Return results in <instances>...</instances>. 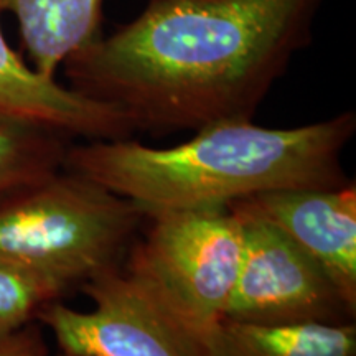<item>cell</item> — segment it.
Segmentation results:
<instances>
[{
	"label": "cell",
	"mask_w": 356,
	"mask_h": 356,
	"mask_svg": "<svg viewBox=\"0 0 356 356\" xmlns=\"http://www.w3.org/2000/svg\"><path fill=\"white\" fill-rule=\"evenodd\" d=\"M0 114L29 119L88 140L129 139L136 132L121 111L78 95L56 78L35 71L7 42L2 25Z\"/></svg>",
	"instance_id": "obj_8"
},
{
	"label": "cell",
	"mask_w": 356,
	"mask_h": 356,
	"mask_svg": "<svg viewBox=\"0 0 356 356\" xmlns=\"http://www.w3.org/2000/svg\"><path fill=\"white\" fill-rule=\"evenodd\" d=\"M104 0H0L15 19L30 66L56 78L65 60L101 35Z\"/></svg>",
	"instance_id": "obj_9"
},
{
	"label": "cell",
	"mask_w": 356,
	"mask_h": 356,
	"mask_svg": "<svg viewBox=\"0 0 356 356\" xmlns=\"http://www.w3.org/2000/svg\"><path fill=\"white\" fill-rule=\"evenodd\" d=\"M0 356H48L43 335L33 322L0 337Z\"/></svg>",
	"instance_id": "obj_13"
},
{
	"label": "cell",
	"mask_w": 356,
	"mask_h": 356,
	"mask_svg": "<svg viewBox=\"0 0 356 356\" xmlns=\"http://www.w3.org/2000/svg\"><path fill=\"white\" fill-rule=\"evenodd\" d=\"M68 139L44 124L0 114V200L63 170Z\"/></svg>",
	"instance_id": "obj_11"
},
{
	"label": "cell",
	"mask_w": 356,
	"mask_h": 356,
	"mask_svg": "<svg viewBox=\"0 0 356 356\" xmlns=\"http://www.w3.org/2000/svg\"><path fill=\"white\" fill-rule=\"evenodd\" d=\"M58 356H70V355H65V353H60Z\"/></svg>",
	"instance_id": "obj_14"
},
{
	"label": "cell",
	"mask_w": 356,
	"mask_h": 356,
	"mask_svg": "<svg viewBox=\"0 0 356 356\" xmlns=\"http://www.w3.org/2000/svg\"><path fill=\"white\" fill-rule=\"evenodd\" d=\"M149 218L126 273L208 345L225 320L241 266V218L228 207L160 211Z\"/></svg>",
	"instance_id": "obj_4"
},
{
	"label": "cell",
	"mask_w": 356,
	"mask_h": 356,
	"mask_svg": "<svg viewBox=\"0 0 356 356\" xmlns=\"http://www.w3.org/2000/svg\"><path fill=\"white\" fill-rule=\"evenodd\" d=\"M325 0H149L61 65L70 89L113 106L134 131L252 121L314 38Z\"/></svg>",
	"instance_id": "obj_1"
},
{
	"label": "cell",
	"mask_w": 356,
	"mask_h": 356,
	"mask_svg": "<svg viewBox=\"0 0 356 356\" xmlns=\"http://www.w3.org/2000/svg\"><path fill=\"white\" fill-rule=\"evenodd\" d=\"M145 215L63 168L0 200V262L66 291L118 266Z\"/></svg>",
	"instance_id": "obj_3"
},
{
	"label": "cell",
	"mask_w": 356,
	"mask_h": 356,
	"mask_svg": "<svg viewBox=\"0 0 356 356\" xmlns=\"http://www.w3.org/2000/svg\"><path fill=\"white\" fill-rule=\"evenodd\" d=\"M95 304L89 312L53 300L37 318L70 356H210L202 338L188 330L140 280L118 266L81 284Z\"/></svg>",
	"instance_id": "obj_5"
},
{
	"label": "cell",
	"mask_w": 356,
	"mask_h": 356,
	"mask_svg": "<svg viewBox=\"0 0 356 356\" xmlns=\"http://www.w3.org/2000/svg\"><path fill=\"white\" fill-rule=\"evenodd\" d=\"M229 210L273 225L322 267L356 312V188H296L241 200Z\"/></svg>",
	"instance_id": "obj_7"
},
{
	"label": "cell",
	"mask_w": 356,
	"mask_h": 356,
	"mask_svg": "<svg viewBox=\"0 0 356 356\" xmlns=\"http://www.w3.org/2000/svg\"><path fill=\"white\" fill-rule=\"evenodd\" d=\"M355 132L353 111L291 129L226 121L173 147L131 137L70 145L65 168L129 200L145 216L229 207L273 191L348 184L341 155Z\"/></svg>",
	"instance_id": "obj_2"
},
{
	"label": "cell",
	"mask_w": 356,
	"mask_h": 356,
	"mask_svg": "<svg viewBox=\"0 0 356 356\" xmlns=\"http://www.w3.org/2000/svg\"><path fill=\"white\" fill-rule=\"evenodd\" d=\"M68 291L50 279L0 262V337L37 318L38 310Z\"/></svg>",
	"instance_id": "obj_12"
},
{
	"label": "cell",
	"mask_w": 356,
	"mask_h": 356,
	"mask_svg": "<svg viewBox=\"0 0 356 356\" xmlns=\"http://www.w3.org/2000/svg\"><path fill=\"white\" fill-rule=\"evenodd\" d=\"M210 356H356V323L252 325L222 320Z\"/></svg>",
	"instance_id": "obj_10"
},
{
	"label": "cell",
	"mask_w": 356,
	"mask_h": 356,
	"mask_svg": "<svg viewBox=\"0 0 356 356\" xmlns=\"http://www.w3.org/2000/svg\"><path fill=\"white\" fill-rule=\"evenodd\" d=\"M236 215L243 222V257L225 320L252 325L355 322L356 312L317 262L269 222Z\"/></svg>",
	"instance_id": "obj_6"
}]
</instances>
